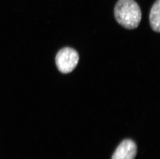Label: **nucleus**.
<instances>
[{"mask_svg":"<svg viewBox=\"0 0 160 159\" xmlns=\"http://www.w3.org/2000/svg\"><path fill=\"white\" fill-rule=\"evenodd\" d=\"M115 18L125 29L133 30L139 26L142 11L134 0H118L114 8Z\"/></svg>","mask_w":160,"mask_h":159,"instance_id":"f257e3e1","label":"nucleus"},{"mask_svg":"<svg viewBox=\"0 0 160 159\" xmlns=\"http://www.w3.org/2000/svg\"><path fill=\"white\" fill-rule=\"evenodd\" d=\"M79 61V55L75 50L65 47L59 50L56 57L58 69L62 74H68L73 71Z\"/></svg>","mask_w":160,"mask_h":159,"instance_id":"f03ea898","label":"nucleus"},{"mask_svg":"<svg viewBox=\"0 0 160 159\" xmlns=\"http://www.w3.org/2000/svg\"><path fill=\"white\" fill-rule=\"evenodd\" d=\"M137 153V146L131 140L122 142L113 153L112 159H134Z\"/></svg>","mask_w":160,"mask_h":159,"instance_id":"7ed1b4c3","label":"nucleus"},{"mask_svg":"<svg viewBox=\"0 0 160 159\" xmlns=\"http://www.w3.org/2000/svg\"><path fill=\"white\" fill-rule=\"evenodd\" d=\"M160 0H157L150 12L149 21L151 28L155 32L160 33Z\"/></svg>","mask_w":160,"mask_h":159,"instance_id":"20e7f679","label":"nucleus"}]
</instances>
